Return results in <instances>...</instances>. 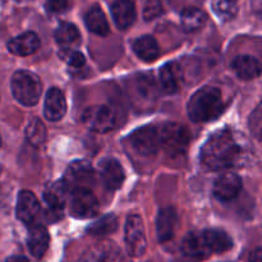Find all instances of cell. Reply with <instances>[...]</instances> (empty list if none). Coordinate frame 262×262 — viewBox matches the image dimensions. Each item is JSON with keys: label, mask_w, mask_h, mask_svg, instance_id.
Here are the masks:
<instances>
[{"label": "cell", "mask_w": 262, "mask_h": 262, "mask_svg": "<svg viewBox=\"0 0 262 262\" xmlns=\"http://www.w3.org/2000/svg\"><path fill=\"white\" fill-rule=\"evenodd\" d=\"M241 147L229 130H219L212 135L201 150V161L212 170H223L237 163Z\"/></svg>", "instance_id": "obj_1"}, {"label": "cell", "mask_w": 262, "mask_h": 262, "mask_svg": "<svg viewBox=\"0 0 262 262\" xmlns=\"http://www.w3.org/2000/svg\"><path fill=\"white\" fill-rule=\"evenodd\" d=\"M224 110L222 91L216 87L205 86L197 90L187 104V113L192 122L205 123L216 119Z\"/></svg>", "instance_id": "obj_2"}, {"label": "cell", "mask_w": 262, "mask_h": 262, "mask_svg": "<svg viewBox=\"0 0 262 262\" xmlns=\"http://www.w3.org/2000/svg\"><path fill=\"white\" fill-rule=\"evenodd\" d=\"M12 94L25 106H33L38 102L42 92V83L38 76L30 71H18L12 77Z\"/></svg>", "instance_id": "obj_3"}, {"label": "cell", "mask_w": 262, "mask_h": 262, "mask_svg": "<svg viewBox=\"0 0 262 262\" xmlns=\"http://www.w3.org/2000/svg\"><path fill=\"white\" fill-rule=\"evenodd\" d=\"M160 147L171 158L182 156L187 152L191 141L189 130L179 123H165L159 129Z\"/></svg>", "instance_id": "obj_4"}, {"label": "cell", "mask_w": 262, "mask_h": 262, "mask_svg": "<svg viewBox=\"0 0 262 262\" xmlns=\"http://www.w3.org/2000/svg\"><path fill=\"white\" fill-rule=\"evenodd\" d=\"M128 141L133 152L145 158L155 155L160 148V135L154 125L138 128L128 137Z\"/></svg>", "instance_id": "obj_5"}, {"label": "cell", "mask_w": 262, "mask_h": 262, "mask_svg": "<svg viewBox=\"0 0 262 262\" xmlns=\"http://www.w3.org/2000/svg\"><path fill=\"white\" fill-rule=\"evenodd\" d=\"M124 242L128 255L132 257H141L146 252L147 241L145 225L138 215L128 216L124 227Z\"/></svg>", "instance_id": "obj_6"}, {"label": "cell", "mask_w": 262, "mask_h": 262, "mask_svg": "<svg viewBox=\"0 0 262 262\" xmlns=\"http://www.w3.org/2000/svg\"><path fill=\"white\" fill-rule=\"evenodd\" d=\"M82 120L90 129L99 133H106L114 129L117 115L107 105H92L84 110Z\"/></svg>", "instance_id": "obj_7"}, {"label": "cell", "mask_w": 262, "mask_h": 262, "mask_svg": "<svg viewBox=\"0 0 262 262\" xmlns=\"http://www.w3.org/2000/svg\"><path fill=\"white\" fill-rule=\"evenodd\" d=\"M95 171L87 160H76L68 166L63 182L69 192L78 188H90L94 184Z\"/></svg>", "instance_id": "obj_8"}, {"label": "cell", "mask_w": 262, "mask_h": 262, "mask_svg": "<svg viewBox=\"0 0 262 262\" xmlns=\"http://www.w3.org/2000/svg\"><path fill=\"white\" fill-rule=\"evenodd\" d=\"M99 209L96 196L90 188H78L71 192L69 211L77 219H89L94 216Z\"/></svg>", "instance_id": "obj_9"}, {"label": "cell", "mask_w": 262, "mask_h": 262, "mask_svg": "<svg viewBox=\"0 0 262 262\" xmlns=\"http://www.w3.org/2000/svg\"><path fill=\"white\" fill-rule=\"evenodd\" d=\"M68 188L63 181H58L48 186L43 192V200L48 206V214L55 215V219L61 217L63 209L68 200ZM48 215V216H49Z\"/></svg>", "instance_id": "obj_10"}, {"label": "cell", "mask_w": 262, "mask_h": 262, "mask_svg": "<svg viewBox=\"0 0 262 262\" xmlns=\"http://www.w3.org/2000/svg\"><path fill=\"white\" fill-rule=\"evenodd\" d=\"M99 173L101 181L107 189H119L124 182V169L120 165L117 159L106 158L102 159L99 164Z\"/></svg>", "instance_id": "obj_11"}, {"label": "cell", "mask_w": 262, "mask_h": 262, "mask_svg": "<svg viewBox=\"0 0 262 262\" xmlns=\"http://www.w3.org/2000/svg\"><path fill=\"white\" fill-rule=\"evenodd\" d=\"M79 262H120V253L113 242H99L82 253Z\"/></svg>", "instance_id": "obj_12"}, {"label": "cell", "mask_w": 262, "mask_h": 262, "mask_svg": "<svg viewBox=\"0 0 262 262\" xmlns=\"http://www.w3.org/2000/svg\"><path fill=\"white\" fill-rule=\"evenodd\" d=\"M40 210V202L32 192L20 191L17 199V207H15L17 217L20 222L27 225L35 224V220L37 219Z\"/></svg>", "instance_id": "obj_13"}, {"label": "cell", "mask_w": 262, "mask_h": 262, "mask_svg": "<svg viewBox=\"0 0 262 262\" xmlns=\"http://www.w3.org/2000/svg\"><path fill=\"white\" fill-rule=\"evenodd\" d=\"M242 191V179L234 173L220 176L214 183V194L219 201H232Z\"/></svg>", "instance_id": "obj_14"}, {"label": "cell", "mask_w": 262, "mask_h": 262, "mask_svg": "<svg viewBox=\"0 0 262 262\" xmlns=\"http://www.w3.org/2000/svg\"><path fill=\"white\" fill-rule=\"evenodd\" d=\"M178 224V215L174 207H164L156 217V235L159 242L164 243L173 239Z\"/></svg>", "instance_id": "obj_15"}, {"label": "cell", "mask_w": 262, "mask_h": 262, "mask_svg": "<svg viewBox=\"0 0 262 262\" xmlns=\"http://www.w3.org/2000/svg\"><path fill=\"white\" fill-rule=\"evenodd\" d=\"M43 113L46 119L50 122H58L67 113V100L63 91L59 89H51L46 94Z\"/></svg>", "instance_id": "obj_16"}, {"label": "cell", "mask_w": 262, "mask_h": 262, "mask_svg": "<svg viewBox=\"0 0 262 262\" xmlns=\"http://www.w3.org/2000/svg\"><path fill=\"white\" fill-rule=\"evenodd\" d=\"M28 250L35 258H41L46 253L50 243V235L43 225L32 224L30 225L28 233Z\"/></svg>", "instance_id": "obj_17"}, {"label": "cell", "mask_w": 262, "mask_h": 262, "mask_svg": "<svg viewBox=\"0 0 262 262\" xmlns=\"http://www.w3.org/2000/svg\"><path fill=\"white\" fill-rule=\"evenodd\" d=\"M112 15L115 25L120 30H127L135 23L137 12L132 0H118L112 5Z\"/></svg>", "instance_id": "obj_18"}, {"label": "cell", "mask_w": 262, "mask_h": 262, "mask_svg": "<svg viewBox=\"0 0 262 262\" xmlns=\"http://www.w3.org/2000/svg\"><path fill=\"white\" fill-rule=\"evenodd\" d=\"M40 48V38L35 32H25L8 42V50L18 56H27Z\"/></svg>", "instance_id": "obj_19"}, {"label": "cell", "mask_w": 262, "mask_h": 262, "mask_svg": "<svg viewBox=\"0 0 262 262\" xmlns=\"http://www.w3.org/2000/svg\"><path fill=\"white\" fill-rule=\"evenodd\" d=\"M182 79H183V72L177 61H170L161 67L160 84L166 94H176L181 87Z\"/></svg>", "instance_id": "obj_20"}, {"label": "cell", "mask_w": 262, "mask_h": 262, "mask_svg": "<svg viewBox=\"0 0 262 262\" xmlns=\"http://www.w3.org/2000/svg\"><path fill=\"white\" fill-rule=\"evenodd\" d=\"M233 69L239 78L245 81L257 78L262 73V64L252 55H239L233 60Z\"/></svg>", "instance_id": "obj_21"}, {"label": "cell", "mask_w": 262, "mask_h": 262, "mask_svg": "<svg viewBox=\"0 0 262 262\" xmlns=\"http://www.w3.org/2000/svg\"><path fill=\"white\" fill-rule=\"evenodd\" d=\"M182 251L184 255L192 258H205L211 255L205 243L202 232L188 233L182 242Z\"/></svg>", "instance_id": "obj_22"}, {"label": "cell", "mask_w": 262, "mask_h": 262, "mask_svg": "<svg viewBox=\"0 0 262 262\" xmlns=\"http://www.w3.org/2000/svg\"><path fill=\"white\" fill-rule=\"evenodd\" d=\"M205 243L210 253H223L233 247V241L225 232L220 229H207L202 232Z\"/></svg>", "instance_id": "obj_23"}, {"label": "cell", "mask_w": 262, "mask_h": 262, "mask_svg": "<svg viewBox=\"0 0 262 262\" xmlns=\"http://www.w3.org/2000/svg\"><path fill=\"white\" fill-rule=\"evenodd\" d=\"M84 23H86V27L89 28L92 33H95V35H109L110 27L109 23H107L106 15H105L104 10H102L99 5H92V7L87 10L86 15H84Z\"/></svg>", "instance_id": "obj_24"}, {"label": "cell", "mask_w": 262, "mask_h": 262, "mask_svg": "<svg viewBox=\"0 0 262 262\" xmlns=\"http://www.w3.org/2000/svg\"><path fill=\"white\" fill-rule=\"evenodd\" d=\"M132 48L136 55L145 61H152L160 55V48H159L158 41L150 35L138 37L137 40H135Z\"/></svg>", "instance_id": "obj_25"}, {"label": "cell", "mask_w": 262, "mask_h": 262, "mask_svg": "<svg viewBox=\"0 0 262 262\" xmlns=\"http://www.w3.org/2000/svg\"><path fill=\"white\" fill-rule=\"evenodd\" d=\"M207 15L201 9L194 7L186 8L181 14V22L187 32H194L202 28L206 23Z\"/></svg>", "instance_id": "obj_26"}, {"label": "cell", "mask_w": 262, "mask_h": 262, "mask_svg": "<svg viewBox=\"0 0 262 262\" xmlns=\"http://www.w3.org/2000/svg\"><path fill=\"white\" fill-rule=\"evenodd\" d=\"M55 40L63 49H71L72 45H76L79 42V31L73 23L63 22L59 25L55 30Z\"/></svg>", "instance_id": "obj_27"}, {"label": "cell", "mask_w": 262, "mask_h": 262, "mask_svg": "<svg viewBox=\"0 0 262 262\" xmlns=\"http://www.w3.org/2000/svg\"><path fill=\"white\" fill-rule=\"evenodd\" d=\"M117 228H118L117 216L113 214H109L102 216L101 219L95 222L92 225H90L87 232H89L91 235H95V237H104V235L112 234L113 232H115Z\"/></svg>", "instance_id": "obj_28"}, {"label": "cell", "mask_w": 262, "mask_h": 262, "mask_svg": "<svg viewBox=\"0 0 262 262\" xmlns=\"http://www.w3.org/2000/svg\"><path fill=\"white\" fill-rule=\"evenodd\" d=\"M26 137H27L28 142L32 146H35V147H38V146H41L45 142L46 128L38 118H33L28 123L27 128H26Z\"/></svg>", "instance_id": "obj_29"}, {"label": "cell", "mask_w": 262, "mask_h": 262, "mask_svg": "<svg viewBox=\"0 0 262 262\" xmlns=\"http://www.w3.org/2000/svg\"><path fill=\"white\" fill-rule=\"evenodd\" d=\"M212 8L216 15L222 19H232L237 14V5L232 0H212Z\"/></svg>", "instance_id": "obj_30"}, {"label": "cell", "mask_w": 262, "mask_h": 262, "mask_svg": "<svg viewBox=\"0 0 262 262\" xmlns=\"http://www.w3.org/2000/svg\"><path fill=\"white\" fill-rule=\"evenodd\" d=\"M248 127H250L251 133L256 140L262 142V102L251 114L250 120H248Z\"/></svg>", "instance_id": "obj_31"}, {"label": "cell", "mask_w": 262, "mask_h": 262, "mask_svg": "<svg viewBox=\"0 0 262 262\" xmlns=\"http://www.w3.org/2000/svg\"><path fill=\"white\" fill-rule=\"evenodd\" d=\"M60 58L66 61L68 66L73 67V68H79L84 64L86 59H84L83 54L79 51L73 50V49H61Z\"/></svg>", "instance_id": "obj_32"}, {"label": "cell", "mask_w": 262, "mask_h": 262, "mask_svg": "<svg viewBox=\"0 0 262 262\" xmlns=\"http://www.w3.org/2000/svg\"><path fill=\"white\" fill-rule=\"evenodd\" d=\"M161 13V5L158 0H148L147 4L145 5V9H143V17L147 20L154 19L155 17H158Z\"/></svg>", "instance_id": "obj_33"}, {"label": "cell", "mask_w": 262, "mask_h": 262, "mask_svg": "<svg viewBox=\"0 0 262 262\" xmlns=\"http://www.w3.org/2000/svg\"><path fill=\"white\" fill-rule=\"evenodd\" d=\"M45 7L50 13H63L68 9L69 0H45Z\"/></svg>", "instance_id": "obj_34"}, {"label": "cell", "mask_w": 262, "mask_h": 262, "mask_svg": "<svg viewBox=\"0 0 262 262\" xmlns=\"http://www.w3.org/2000/svg\"><path fill=\"white\" fill-rule=\"evenodd\" d=\"M250 262H262V248H256L251 252Z\"/></svg>", "instance_id": "obj_35"}, {"label": "cell", "mask_w": 262, "mask_h": 262, "mask_svg": "<svg viewBox=\"0 0 262 262\" xmlns=\"http://www.w3.org/2000/svg\"><path fill=\"white\" fill-rule=\"evenodd\" d=\"M252 8L256 14L262 17V0H252Z\"/></svg>", "instance_id": "obj_36"}, {"label": "cell", "mask_w": 262, "mask_h": 262, "mask_svg": "<svg viewBox=\"0 0 262 262\" xmlns=\"http://www.w3.org/2000/svg\"><path fill=\"white\" fill-rule=\"evenodd\" d=\"M7 262H30V261H28L26 257H23V256H12V257L8 258Z\"/></svg>", "instance_id": "obj_37"}, {"label": "cell", "mask_w": 262, "mask_h": 262, "mask_svg": "<svg viewBox=\"0 0 262 262\" xmlns=\"http://www.w3.org/2000/svg\"><path fill=\"white\" fill-rule=\"evenodd\" d=\"M0 146H2V137H0Z\"/></svg>", "instance_id": "obj_38"}, {"label": "cell", "mask_w": 262, "mask_h": 262, "mask_svg": "<svg viewBox=\"0 0 262 262\" xmlns=\"http://www.w3.org/2000/svg\"><path fill=\"white\" fill-rule=\"evenodd\" d=\"M0 173H2V166H0Z\"/></svg>", "instance_id": "obj_39"}, {"label": "cell", "mask_w": 262, "mask_h": 262, "mask_svg": "<svg viewBox=\"0 0 262 262\" xmlns=\"http://www.w3.org/2000/svg\"><path fill=\"white\" fill-rule=\"evenodd\" d=\"M232 2H235V0H232Z\"/></svg>", "instance_id": "obj_40"}]
</instances>
